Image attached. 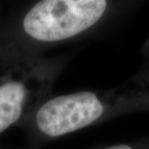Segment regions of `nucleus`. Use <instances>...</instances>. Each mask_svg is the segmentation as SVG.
Wrapping results in <instances>:
<instances>
[{
	"mask_svg": "<svg viewBox=\"0 0 149 149\" xmlns=\"http://www.w3.org/2000/svg\"><path fill=\"white\" fill-rule=\"evenodd\" d=\"M105 0H42L0 28V54L40 55L46 47L68 42L105 16Z\"/></svg>",
	"mask_w": 149,
	"mask_h": 149,
	"instance_id": "nucleus-1",
	"label": "nucleus"
},
{
	"mask_svg": "<svg viewBox=\"0 0 149 149\" xmlns=\"http://www.w3.org/2000/svg\"><path fill=\"white\" fill-rule=\"evenodd\" d=\"M63 68V57L0 54V136L23 124L50 96Z\"/></svg>",
	"mask_w": 149,
	"mask_h": 149,
	"instance_id": "nucleus-2",
	"label": "nucleus"
},
{
	"mask_svg": "<svg viewBox=\"0 0 149 149\" xmlns=\"http://www.w3.org/2000/svg\"><path fill=\"white\" fill-rule=\"evenodd\" d=\"M109 110L102 95L93 91L49 96L19 127L35 144H40L87 128Z\"/></svg>",
	"mask_w": 149,
	"mask_h": 149,
	"instance_id": "nucleus-3",
	"label": "nucleus"
},
{
	"mask_svg": "<svg viewBox=\"0 0 149 149\" xmlns=\"http://www.w3.org/2000/svg\"><path fill=\"white\" fill-rule=\"evenodd\" d=\"M103 149H133V148L128 144H116V145H113V146L106 147Z\"/></svg>",
	"mask_w": 149,
	"mask_h": 149,
	"instance_id": "nucleus-4",
	"label": "nucleus"
}]
</instances>
